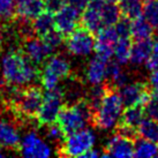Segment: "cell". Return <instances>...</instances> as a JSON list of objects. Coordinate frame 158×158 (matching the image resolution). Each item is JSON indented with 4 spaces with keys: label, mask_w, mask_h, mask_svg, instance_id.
I'll return each instance as SVG.
<instances>
[{
    "label": "cell",
    "mask_w": 158,
    "mask_h": 158,
    "mask_svg": "<svg viewBox=\"0 0 158 158\" xmlns=\"http://www.w3.org/2000/svg\"><path fill=\"white\" fill-rule=\"evenodd\" d=\"M0 74L8 85L22 88L35 82L38 77V70L24 53L12 50L0 59Z\"/></svg>",
    "instance_id": "1"
},
{
    "label": "cell",
    "mask_w": 158,
    "mask_h": 158,
    "mask_svg": "<svg viewBox=\"0 0 158 158\" xmlns=\"http://www.w3.org/2000/svg\"><path fill=\"white\" fill-rule=\"evenodd\" d=\"M123 102L118 92L107 89L105 96L92 114V123L102 131H111L120 123Z\"/></svg>",
    "instance_id": "2"
},
{
    "label": "cell",
    "mask_w": 158,
    "mask_h": 158,
    "mask_svg": "<svg viewBox=\"0 0 158 158\" xmlns=\"http://www.w3.org/2000/svg\"><path fill=\"white\" fill-rule=\"evenodd\" d=\"M92 114L94 111L88 102L80 99L68 106H64L59 114L58 123L67 135L87 127L89 121L92 120Z\"/></svg>",
    "instance_id": "3"
},
{
    "label": "cell",
    "mask_w": 158,
    "mask_h": 158,
    "mask_svg": "<svg viewBox=\"0 0 158 158\" xmlns=\"http://www.w3.org/2000/svg\"><path fill=\"white\" fill-rule=\"evenodd\" d=\"M96 144V134L90 128L67 134L59 145V155L64 157H82Z\"/></svg>",
    "instance_id": "4"
},
{
    "label": "cell",
    "mask_w": 158,
    "mask_h": 158,
    "mask_svg": "<svg viewBox=\"0 0 158 158\" xmlns=\"http://www.w3.org/2000/svg\"><path fill=\"white\" fill-rule=\"evenodd\" d=\"M70 74V64L65 57L56 54L51 56L44 62L40 73V83L43 88L48 91L59 87L61 80L68 77Z\"/></svg>",
    "instance_id": "5"
},
{
    "label": "cell",
    "mask_w": 158,
    "mask_h": 158,
    "mask_svg": "<svg viewBox=\"0 0 158 158\" xmlns=\"http://www.w3.org/2000/svg\"><path fill=\"white\" fill-rule=\"evenodd\" d=\"M65 94L61 88L48 90L45 94L40 111L36 114V120L40 126H48L58 121L59 114L64 109Z\"/></svg>",
    "instance_id": "6"
},
{
    "label": "cell",
    "mask_w": 158,
    "mask_h": 158,
    "mask_svg": "<svg viewBox=\"0 0 158 158\" xmlns=\"http://www.w3.org/2000/svg\"><path fill=\"white\" fill-rule=\"evenodd\" d=\"M95 43L96 38L94 37L91 31L87 28H76L67 35L65 40L67 51L77 58H84L90 56L95 51Z\"/></svg>",
    "instance_id": "7"
},
{
    "label": "cell",
    "mask_w": 158,
    "mask_h": 158,
    "mask_svg": "<svg viewBox=\"0 0 158 158\" xmlns=\"http://www.w3.org/2000/svg\"><path fill=\"white\" fill-rule=\"evenodd\" d=\"M43 94L37 87H29L19 91L14 96L13 103L15 109L20 114L26 118H36V114L40 111L43 102Z\"/></svg>",
    "instance_id": "8"
},
{
    "label": "cell",
    "mask_w": 158,
    "mask_h": 158,
    "mask_svg": "<svg viewBox=\"0 0 158 158\" xmlns=\"http://www.w3.org/2000/svg\"><path fill=\"white\" fill-rule=\"evenodd\" d=\"M18 148L20 154L27 158H48L52 155L51 145L36 132L24 134Z\"/></svg>",
    "instance_id": "9"
},
{
    "label": "cell",
    "mask_w": 158,
    "mask_h": 158,
    "mask_svg": "<svg viewBox=\"0 0 158 158\" xmlns=\"http://www.w3.org/2000/svg\"><path fill=\"white\" fill-rule=\"evenodd\" d=\"M119 95L123 102V105H145L150 101V89L143 82H128L119 88Z\"/></svg>",
    "instance_id": "10"
},
{
    "label": "cell",
    "mask_w": 158,
    "mask_h": 158,
    "mask_svg": "<svg viewBox=\"0 0 158 158\" xmlns=\"http://www.w3.org/2000/svg\"><path fill=\"white\" fill-rule=\"evenodd\" d=\"M22 52L26 54L28 59L31 60L35 65L44 64L54 52L48 42L42 37H28L23 43Z\"/></svg>",
    "instance_id": "11"
},
{
    "label": "cell",
    "mask_w": 158,
    "mask_h": 158,
    "mask_svg": "<svg viewBox=\"0 0 158 158\" xmlns=\"http://www.w3.org/2000/svg\"><path fill=\"white\" fill-rule=\"evenodd\" d=\"M134 144L132 136L118 132L111 136L105 144L106 157H133L134 156Z\"/></svg>",
    "instance_id": "12"
},
{
    "label": "cell",
    "mask_w": 158,
    "mask_h": 158,
    "mask_svg": "<svg viewBox=\"0 0 158 158\" xmlns=\"http://www.w3.org/2000/svg\"><path fill=\"white\" fill-rule=\"evenodd\" d=\"M56 28L64 36L69 35L74 31L81 20V12L69 4H65L61 8L54 13Z\"/></svg>",
    "instance_id": "13"
},
{
    "label": "cell",
    "mask_w": 158,
    "mask_h": 158,
    "mask_svg": "<svg viewBox=\"0 0 158 158\" xmlns=\"http://www.w3.org/2000/svg\"><path fill=\"white\" fill-rule=\"evenodd\" d=\"M119 40V35L114 26L103 27L97 32L96 43H95V52L98 57L105 60H110L113 56L114 45Z\"/></svg>",
    "instance_id": "14"
},
{
    "label": "cell",
    "mask_w": 158,
    "mask_h": 158,
    "mask_svg": "<svg viewBox=\"0 0 158 158\" xmlns=\"http://www.w3.org/2000/svg\"><path fill=\"white\" fill-rule=\"evenodd\" d=\"M144 109L142 107V105L127 106L126 110L123 112L119 123V132L128 136H133L137 132V128L141 123L144 120Z\"/></svg>",
    "instance_id": "15"
},
{
    "label": "cell",
    "mask_w": 158,
    "mask_h": 158,
    "mask_svg": "<svg viewBox=\"0 0 158 158\" xmlns=\"http://www.w3.org/2000/svg\"><path fill=\"white\" fill-rule=\"evenodd\" d=\"M105 0H90L88 6L84 8L81 14V21L83 27L89 31L98 32L104 27L103 19H102V7Z\"/></svg>",
    "instance_id": "16"
},
{
    "label": "cell",
    "mask_w": 158,
    "mask_h": 158,
    "mask_svg": "<svg viewBox=\"0 0 158 158\" xmlns=\"http://www.w3.org/2000/svg\"><path fill=\"white\" fill-rule=\"evenodd\" d=\"M107 62L109 60H105L103 58L94 57L89 60L85 67V80L88 81V83L91 85L96 84H103L107 80Z\"/></svg>",
    "instance_id": "17"
},
{
    "label": "cell",
    "mask_w": 158,
    "mask_h": 158,
    "mask_svg": "<svg viewBox=\"0 0 158 158\" xmlns=\"http://www.w3.org/2000/svg\"><path fill=\"white\" fill-rule=\"evenodd\" d=\"M45 9L44 0H21L16 4L15 14L23 21H32Z\"/></svg>",
    "instance_id": "18"
},
{
    "label": "cell",
    "mask_w": 158,
    "mask_h": 158,
    "mask_svg": "<svg viewBox=\"0 0 158 158\" xmlns=\"http://www.w3.org/2000/svg\"><path fill=\"white\" fill-rule=\"evenodd\" d=\"M155 50V43L149 40H136V43L132 45L131 51V58L129 62L134 66H141L145 65L147 60L149 59L151 53Z\"/></svg>",
    "instance_id": "19"
},
{
    "label": "cell",
    "mask_w": 158,
    "mask_h": 158,
    "mask_svg": "<svg viewBox=\"0 0 158 158\" xmlns=\"http://www.w3.org/2000/svg\"><path fill=\"white\" fill-rule=\"evenodd\" d=\"M56 29L57 28H56L54 13L50 12L48 9H45L43 13L34 19L31 23V30L38 37H45Z\"/></svg>",
    "instance_id": "20"
},
{
    "label": "cell",
    "mask_w": 158,
    "mask_h": 158,
    "mask_svg": "<svg viewBox=\"0 0 158 158\" xmlns=\"http://www.w3.org/2000/svg\"><path fill=\"white\" fill-rule=\"evenodd\" d=\"M21 135L18 128L9 121L0 120V144L5 148L14 149L19 147Z\"/></svg>",
    "instance_id": "21"
},
{
    "label": "cell",
    "mask_w": 158,
    "mask_h": 158,
    "mask_svg": "<svg viewBox=\"0 0 158 158\" xmlns=\"http://www.w3.org/2000/svg\"><path fill=\"white\" fill-rule=\"evenodd\" d=\"M152 35V26L142 15L131 20V36L136 40H149Z\"/></svg>",
    "instance_id": "22"
},
{
    "label": "cell",
    "mask_w": 158,
    "mask_h": 158,
    "mask_svg": "<svg viewBox=\"0 0 158 158\" xmlns=\"http://www.w3.org/2000/svg\"><path fill=\"white\" fill-rule=\"evenodd\" d=\"M107 80H110L115 88H121L129 82V77L123 72V65L119 64L117 60L107 62Z\"/></svg>",
    "instance_id": "23"
},
{
    "label": "cell",
    "mask_w": 158,
    "mask_h": 158,
    "mask_svg": "<svg viewBox=\"0 0 158 158\" xmlns=\"http://www.w3.org/2000/svg\"><path fill=\"white\" fill-rule=\"evenodd\" d=\"M132 42H131V37H119L117 43L114 45L113 56L115 60L125 65L129 62V58H131V51H132Z\"/></svg>",
    "instance_id": "24"
},
{
    "label": "cell",
    "mask_w": 158,
    "mask_h": 158,
    "mask_svg": "<svg viewBox=\"0 0 158 158\" xmlns=\"http://www.w3.org/2000/svg\"><path fill=\"white\" fill-rule=\"evenodd\" d=\"M134 156L135 157H157L158 156V145L154 141L147 140L140 137L134 144Z\"/></svg>",
    "instance_id": "25"
},
{
    "label": "cell",
    "mask_w": 158,
    "mask_h": 158,
    "mask_svg": "<svg viewBox=\"0 0 158 158\" xmlns=\"http://www.w3.org/2000/svg\"><path fill=\"white\" fill-rule=\"evenodd\" d=\"M119 8L125 18L133 20L142 15V0H119Z\"/></svg>",
    "instance_id": "26"
},
{
    "label": "cell",
    "mask_w": 158,
    "mask_h": 158,
    "mask_svg": "<svg viewBox=\"0 0 158 158\" xmlns=\"http://www.w3.org/2000/svg\"><path fill=\"white\" fill-rule=\"evenodd\" d=\"M120 18H121V12L119 6H117L114 2H109L105 0L102 7V19L104 27L114 26L120 20Z\"/></svg>",
    "instance_id": "27"
},
{
    "label": "cell",
    "mask_w": 158,
    "mask_h": 158,
    "mask_svg": "<svg viewBox=\"0 0 158 158\" xmlns=\"http://www.w3.org/2000/svg\"><path fill=\"white\" fill-rule=\"evenodd\" d=\"M137 133L140 137L147 139V140L154 141L157 142L158 141V123L152 119H144L141 125L137 128Z\"/></svg>",
    "instance_id": "28"
},
{
    "label": "cell",
    "mask_w": 158,
    "mask_h": 158,
    "mask_svg": "<svg viewBox=\"0 0 158 158\" xmlns=\"http://www.w3.org/2000/svg\"><path fill=\"white\" fill-rule=\"evenodd\" d=\"M142 16L152 28H158V0H145L142 8Z\"/></svg>",
    "instance_id": "29"
},
{
    "label": "cell",
    "mask_w": 158,
    "mask_h": 158,
    "mask_svg": "<svg viewBox=\"0 0 158 158\" xmlns=\"http://www.w3.org/2000/svg\"><path fill=\"white\" fill-rule=\"evenodd\" d=\"M107 89L109 88L105 87L104 84H96V85H92V88L89 90L87 102L89 103V105L91 106L92 111L96 110V107L99 105V103L105 96Z\"/></svg>",
    "instance_id": "30"
},
{
    "label": "cell",
    "mask_w": 158,
    "mask_h": 158,
    "mask_svg": "<svg viewBox=\"0 0 158 158\" xmlns=\"http://www.w3.org/2000/svg\"><path fill=\"white\" fill-rule=\"evenodd\" d=\"M46 127V132H45V136L50 142L52 143H61L62 140L65 139L66 134L64 133V131L61 129V127L59 126V123H52V125H48L45 126Z\"/></svg>",
    "instance_id": "31"
},
{
    "label": "cell",
    "mask_w": 158,
    "mask_h": 158,
    "mask_svg": "<svg viewBox=\"0 0 158 158\" xmlns=\"http://www.w3.org/2000/svg\"><path fill=\"white\" fill-rule=\"evenodd\" d=\"M16 9L15 0H0V19L9 20L14 16Z\"/></svg>",
    "instance_id": "32"
},
{
    "label": "cell",
    "mask_w": 158,
    "mask_h": 158,
    "mask_svg": "<svg viewBox=\"0 0 158 158\" xmlns=\"http://www.w3.org/2000/svg\"><path fill=\"white\" fill-rule=\"evenodd\" d=\"M42 38H44V40L48 42V44L50 45L54 51L64 43V35H62L59 30H57V29L53 30L52 32H50V34L46 35L45 37H42Z\"/></svg>",
    "instance_id": "33"
},
{
    "label": "cell",
    "mask_w": 158,
    "mask_h": 158,
    "mask_svg": "<svg viewBox=\"0 0 158 158\" xmlns=\"http://www.w3.org/2000/svg\"><path fill=\"white\" fill-rule=\"evenodd\" d=\"M114 28L118 32L119 37H132L131 36V20L129 19L120 18V20L114 24Z\"/></svg>",
    "instance_id": "34"
},
{
    "label": "cell",
    "mask_w": 158,
    "mask_h": 158,
    "mask_svg": "<svg viewBox=\"0 0 158 158\" xmlns=\"http://www.w3.org/2000/svg\"><path fill=\"white\" fill-rule=\"evenodd\" d=\"M144 112L148 115V118L158 123V99H150L144 105Z\"/></svg>",
    "instance_id": "35"
},
{
    "label": "cell",
    "mask_w": 158,
    "mask_h": 158,
    "mask_svg": "<svg viewBox=\"0 0 158 158\" xmlns=\"http://www.w3.org/2000/svg\"><path fill=\"white\" fill-rule=\"evenodd\" d=\"M149 89L151 97L158 99V70L151 72L149 76Z\"/></svg>",
    "instance_id": "36"
},
{
    "label": "cell",
    "mask_w": 158,
    "mask_h": 158,
    "mask_svg": "<svg viewBox=\"0 0 158 158\" xmlns=\"http://www.w3.org/2000/svg\"><path fill=\"white\" fill-rule=\"evenodd\" d=\"M145 67H147V69L150 70V72L158 70V48L156 45H155L154 52L151 53V56H150L149 59L145 62Z\"/></svg>",
    "instance_id": "37"
},
{
    "label": "cell",
    "mask_w": 158,
    "mask_h": 158,
    "mask_svg": "<svg viewBox=\"0 0 158 158\" xmlns=\"http://www.w3.org/2000/svg\"><path fill=\"white\" fill-rule=\"evenodd\" d=\"M45 1V8L52 12V13H56L57 10L61 8L64 5L66 4V0H44Z\"/></svg>",
    "instance_id": "38"
},
{
    "label": "cell",
    "mask_w": 158,
    "mask_h": 158,
    "mask_svg": "<svg viewBox=\"0 0 158 158\" xmlns=\"http://www.w3.org/2000/svg\"><path fill=\"white\" fill-rule=\"evenodd\" d=\"M90 0H67V4L72 5L73 7H75L76 9H79L80 12L82 13L84 10V8L88 6Z\"/></svg>",
    "instance_id": "39"
},
{
    "label": "cell",
    "mask_w": 158,
    "mask_h": 158,
    "mask_svg": "<svg viewBox=\"0 0 158 158\" xmlns=\"http://www.w3.org/2000/svg\"><path fill=\"white\" fill-rule=\"evenodd\" d=\"M5 147H2V145L0 144V158L5 157Z\"/></svg>",
    "instance_id": "40"
},
{
    "label": "cell",
    "mask_w": 158,
    "mask_h": 158,
    "mask_svg": "<svg viewBox=\"0 0 158 158\" xmlns=\"http://www.w3.org/2000/svg\"><path fill=\"white\" fill-rule=\"evenodd\" d=\"M155 40H154V43L155 45L158 48V28H157V31H156V34H155V37H154Z\"/></svg>",
    "instance_id": "41"
},
{
    "label": "cell",
    "mask_w": 158,
    "mask_h": 158,
    "mask_svg": "<svg viewBox=\"0 0 158 158\" xmlns=\"http://www.w3.org/2000/svg\"><path fill=\"white\" fill-rule=\"evenodd\" d=\"M106 1H109V2H114V4H115V2H119V0H106Z\"/></svg>",
    "instance_id": "42"
},
{
    "label": "cell",
    "mask_w": 158,
    "mask_h": 158,
    "mask_svg": "<svg viewBox=\"0 0 158 158\" xmlns=\"http://www.w3.org/2000/svg\"><path fill=\"white\" fill-rule=\"evenodd\" d=\"M2 46V38H1V35H0V48Z\"/></svg>",
    "instance_id": "43"
},
{
    "label": "cell",
    "mask_w": 158,
    "mask_h": 158,
    "mask_svg": "<svg viewBox=\"0 0 158 158\" xmlns=\"http://www.w3.org/2000/svg\"><path fill=\"white\" fill-rule=\"evenodd\" d=\"M15 1H16V4H18V2H20V1H21V0H15Z\"/></svg>",
    "instance_id": "44"
},
{
    "label": "cell",
    "mask_w": 158,
    "mask_h": 158,
    "mask_svg": "<svg viewBox=\"0 0 158 158\" xmlns=\"http://www.w3.org/2000/svg\"><path fill=\"white\" fill-rule=\"evenodd\" d=\"M66 1H67V0H66Z\"/></svg>",
    "instance_id": "45"
}]
</instances>
